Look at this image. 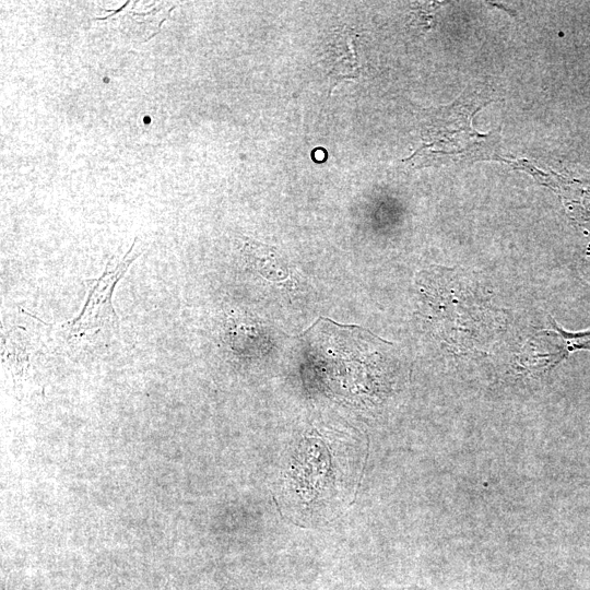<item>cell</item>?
Here are the masks:
<instances>
[{
    "label": "cell",
    "mask_w": 590,
    "mask_h": 590,
    "mask_svg": "<svg viewBox=\"0 0 590 590\" xmlns=\"http://www.w3.org/2000/svg\"><path fill=\"white\" fill-rule=\"evenodd\" d=\"M482 105L477 95L472 93L435 111L424 128V145L410 160L444 162L450 157L451 161L467 160L481 154L485 145L482 140L486 135L472 128V117Z\"/></svg>",
    "instance_id": "6da1fadb"
},
{
    "label": "cell",
    "mask_w": 590,
    "mask_h": 590,
    "mask_svg": "<svg viewBox=\"0 0 590 590\" xmlns=\"http://www.w3.org/2000/svg\"><path fill=\"white\" fill-rule=\"evenodd\" d=\"M134 245L135 243L123 257L108 261L98 279L88 280L91 285L86 302L81 312L69 323L72 338H80L101 329L117 328L118 317L111 305V295L116 283L139 256V252L133 250Z\"/></svg>",
    "instance_id": "7a4b0ae2"
},
{
    "label": "cell",
    "mask_w": 590,
    "mask_h": 590,
    "mask_svg": "<svg viewBox=\"0 0 590 590\" xmlns=\"http://www.w3.org/2000/svg\"><path fill=\"white\" fill-rule=\"evenodd\" d=\"M552 329L540 331L531 341L536 345L554 349L546 353L529 355V365L538 368H551L579 350L590 351V330L583 332H567L555 320H551Z\"/></svg>",
    "instance_id": "3957f363"
},
{
    "label": "cell",
    "mask_w": 590,
    "mask_h": 590,
    "mask_svg": "<svg viewBox=\"0 0 590 590\" xmlns=\"http://www.w3.org/2000/svg\"><path fill=\"white\" fill-rule=\"evenodd\" d=\"M244 260L260 276L285 288H293V271L283 260L276 248L245 237L241 247Z\"/></svg>",
    "instance_id": "277c9868"
},
{
    "label": "cell",
    "mask_w": 590,
    "mask_h": 590,
    "mask_svg": "<svg viewBox=\"0 0 590 590\" xmlns=\"http://www.w3.org/2000/svg\"><path fill=\"white\" fill-rule=\"evenodd\" d=\"M226 340L232 347L239 353H251L255 343L258 344L260 333L253 321L245 316L233 314L228 317L226 324Z\"/></svg>",
    "instance_id": "5b68a950"
}]
</instances>
